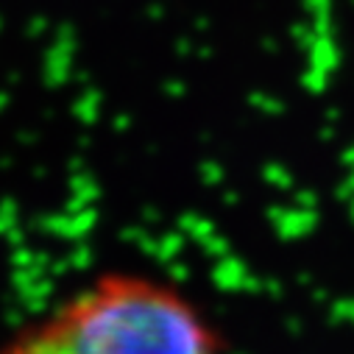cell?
Wrapping results in <instances>:
<instances>
[{"label":"cell","mask_w":354,"mask_h":354,"mask_svg":"<svg viewBox=\"0 0 354 354\" xmlns=\"http://www.w3.org/2000/svg\"><path fill=\"white\" fill-rule=\"evenodd\" d=\"M0 354H221L201 313L162 282L109 274L39 321Z\"/></svg>","instance_id":"cell-1"}]
</instances>
